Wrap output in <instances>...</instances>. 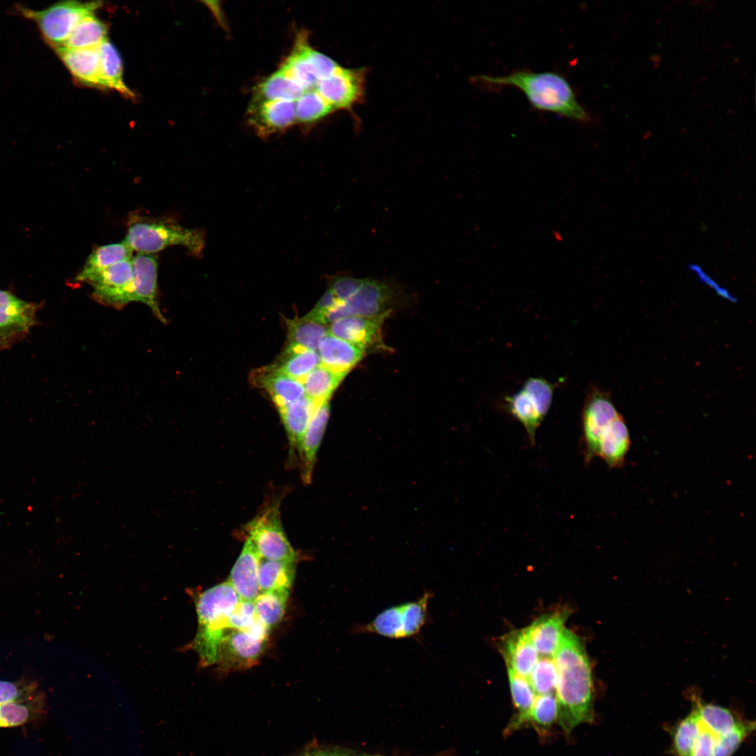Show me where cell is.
<instances>
[{
  "mask_svg": "<svg viewBox=\"0 0 756 756\" xmlns=\"http://www.w3.org/2000/svg\"><path fill=\"white\" fill-rule=\"evenodd\" d=\"M269 631L258 619L245 630H229L220 644L216 664L226 671L251 667L263 653Z\"/></svg>",
  "mask_w": 756,
  "mask_h": 756,
  "instance_id": "7",
  "label": "cell"
},
{
  "mask_svg": "<svg viewBox=\"0 0 756 756\" xmlns=\"http://www.w3.org/2000/svg\"><path fill=\"white\" fill-rule=\"evenodd\" d=\"M248 120L258 135L265 137L285 130L296 122L295 102L273 100L253 102Z\"/></svg>",
  "mask_w": 756,
  "mask_h": 756,
  "instance_id": "15",
  "label": "cell"
},
{
  "mask_svg": "<svg viewBox=\"0 0 756 756\" xmlns=\"http://www.w3.org/2000/svg\"><path fill=\"white\" fill-rule=\"evenodd\" d=\"M334 111L315 89L305 91L295 101V116L298 122H314Z\"/></svg>",
  "mask_w": 756,
  "mask_h": 756,
  "instance_id": "40",
  "label": "cell"
},
{
  "mask_svg": "<svg viewBox=\"0 0 756 756\" xmlns=\"http://www.w3.org/2000/svg\"><path fill=\"white\" fill-rule=\"evenodd\" d=\"M132 252L125 241L99 246L90 254L76 280L88 284L113 265L132 259Z\"/></svg>",
  "mask_w": 756,
  "mask_h": 756,
  "instance_id": "27",
  "label": "cell"
},
{
  "mask_svg": "<svg viewBox=\"0 0 756 756\" xmlns=\"http://www.w3.org/2000/svg\"><path fill=\"white\" fill-rule=\"evenodd\" d=\"M248 538L261 559L295 563L297 554L282 527L278 506H272L249 522Z\"/></svg>",
  "mask_w": 756,
  "mask_h": 756,
  "instance_id": "9",
  "label": "cell"
},
{
  "mask_svg": "<svg viewBox=\"0 0 756 756\" xmlns=\"http://www.w3.org/2000/svg\"><path fill=\"white\" fill-rule=\"evenodd\" d=\"M477 78L491 88L512 86L520 90L537 109L582 122L591 119L578 102L570 83L558 73L517 70L505 76L482 75Z\"/></svg>",
  "mask_w": 756,
  "mask_h": 756,
  "instance_id": "2",
  "label": "cell"
},
{
  "mask_svg": "<svg viewBox=\"0 0 756 756\" xmlns=\"http://www.w3.org/2000/svg\"><path fill=\"white\" fill-rule=\"evenodd\" d=\"M295 573V563L261 559L258 568L260 592L290 590Z\"/></svg>",
  "mask_w": 756,
  "mask_h": 756,
  "instance_id": "33",
  "label": "cell"
},
{
  "mask_svg": "<svg viewBox=\"0 0 756 756\" xmlns=\"http://www.w3.org/2000/svg\"><path fill=\"white\" fill-rule=\"evenodd\" d=\"M35 691L33 683L0 680V705L31 699L35 696Z\"/></svg>",
  "mask_w": 756,
  "mask_h": 756,
  "instance_id": "45",
  "label": "cell"
},
{
  "mask_svg": "<svg viewBox=\"0 0 756 756\" xmlns=\"http://www.w3.org/2000/svg\"><path fill=\"white\" fill-rule=\"evenodd\" d=\"M346 375L320 365L302 382L305 396L318 402L328 401Z\"/></svg>",
  "mask_w": 756,
  "mask_h": 756,
  "instance_id": "34",
  "label": "cell"
},
{
  "mask_svg": "<svg viewBox=\"0 0 756 756\" xmlns=\"http://www.w3.org/2000/svg\"><path fill=\"white\" fill-rule=\"evenodd\" d=\"M107 26L104 22L94 13L90 14L79 22L61 47L74 49L98 48L107 39Z\"/></svg>",
  "mask_w": 756,
  "mask_h": 756,
  "instance_id": "35",
  "label": "cell"
},
{
  "mask_svg": "<svg viewBox=\"0 0 756 756\" xmlns=\"http://www.w3.org/2000/svg\"><path fill=\"white\" fill-rule=\"evenodd\" d=\"M88 284L92 287V295L96 301L113 308H122L133 302L134 271L132 259L113 265Z\"/></svg>",
  "mask_w": 756,
  "mask_h": 756,
  "instance_id": "11",
  "label": "cell"
},
{
  "mask_svg": "<svg viewBox=\"0 0 756 756\" xmlns=\"http://www.w3.org/2000/svg\"><path fill=\"white\" fill-rule=\"evenodd\" d=\"M715 739V735L702 727V730L694 744L691 756H713Z\"/></svg>",
  "mask_w": 756,
  "mask_h": 756,
  "instance_id": "49",
  "label": "cell"
},
{
  "mask_svg": "<svg viewBox=\"0 0 756 756\" xmlns=\"http://www.w3.org/2000/svg\"><path fill=\"white\" fill-rule=\"evenodd\" d=\"M433 596L432 591L426 590L415 601L388 607L370 622L357 624L354 632L397 640L419 638L422 629L430 622L428 604Z\"/></svg>",
  "mask_w": 756,
  "mask_h": 756,
  "instance_id": "5",
  "label": "cell"
},
{
  "mask_svg": "<svg viewBox=\"0 0 756 756\" xmlns=\"http://www.w3.org/2000/svg\"><path fill=\"white\" fill-rule=\"evenodd\" d=\"M701 724L716 736L733 729L740 720L729 709L710 704L697 701L696 708Z\"/></svg>",
  "mask_w": 756,
  "mask_h": 756,
  "instance_id": "39",
  "label": "cell"
},
{
  "mask_svg": "<svg viewBox=\"0 0 756 756\" xmlns=\"http://www.w3.org/2000/svg\"><path fill=\"white\" fill-rule=\"evenodd\" d=\"M330 416L329 402H321L314 412L304 433L299 455L304 482H311L316 454Z\"/></svg>",
  "mask_w": 756,
  "mask_h": 756,
  "instance_id": "23",
  "label": "cell"
},
{
  "mask_svg": "<svg viewBox=\"0 0 756 756\" xmlns=\"http://www.w3.org/2000/svg\"><path fill=\"white\" fill-rule=\"evenodd\" d=\"M368 756H379V755H368Z\"/></svg>",
  "mask_w": 756,
  "mask_h": 756,
  "instance_id": "52",
  "label": "cell"
},
{
  "mask_svg": "<svg viewBox=\"0 0 756 756\" xmlns=\"http://www.w3.org/2000/svg\"><path fill=\"white\" fill-rule=\"evenodd\" d=\"M227 581L202 592L196 599L198 627L191 646L203 666L216 664L220 644L230 630L229 618L240 601Z\"/></svg>",
  "mask_w": 756,
  "mask_h": 756,
  "instance_id": "3",
  "label": "cell"
},
{
  "mask_svg": "<svg viewBox=\"0 0 756 756\" xmlns=\"http://www.w3.org/2000/svg\"><path fill=\"white\" fill-rule=\"evenodd\" d=\"M362 281L363 279L340 274L330 279L329 289L340 301H344L358 290Z\"/></svg>",
  "mask_w": 756,
  "mask_h": 756,
  "instance_id": "47",
  "label": "cell"
},
{
  "mask_svg": "<svg viewBox=\"0 0 756 756\" xmlns=\"http://www.w3.org/2000/svg\"><path fill=\"white\" fill-rule=\"evenodd\" d=\"M754 729L755 722L739 721L733 729L716 736L713 756H732Z\"/></svg>",
  "mask_w": 756,
  "mask_h": 756,
  "instance_id": "43",
  "label": "cell"
},
{
  "mask_svg": "<svg viewBox=\"0 0 756 756\" xmlns=\"http://www.w3.org/2000/svg\"><path fill=\"white\" fill-rule=\"evenodd\" d=\"M304 92L300 85L279 69L258 85L253 102L273 100L295 102Z\"/></svg>",
  "mask_w": 756,
  "mask_h": 756,
  "instance_id": "31",
  "label": "cell"
},
{
  "mask_svg": "<svg viewBox=\"0 0 756 756\" xmlns=\"http://www.w3.org/2000/svg\"><path fill=\"white\" fill-rule=\"evenodd\" d=\"M55 50L75 80L83 85L103 88L98 48L74 49L59 47Z\"/></svg>",
  "mask_w": 756,
  "mask_h": 756,
  "instance_id": "19",
  "label": "cell"
},
{
  "mask_svg": "<svg viewBox=\"0 0 756 756\" xmlns=\"http://www.w3.org/2000/svg\"><path fill=\"white\" fill-rule=\"evenodd\" d=\"M557 716L558 704L555 694L536 695L527 722L531 721L538 727L545 728L554 722Z\"/></svg>",
  "mask_w": 756,
  "mask_h": 756,
  "instance_id": "44",
  "label": "cell"
},
{
  "mask_svg": "<svg viewBox=\"0 0 756 756\" xmlns=\"http://www.w3.org/2000/svg\"><path fill=\"white\" fill-rule=\"evenodd\" d=\"M365 72L363 69L340 66L332 75L319 80L315 90L335 109H349L363 101Z\"/></svg>",
  "mask_w": 756,
  "mask_h": 756,
  "instance_id": "12",
  "label": "cell"
},
{
  "mask_svg": "<svg viewBox=\"0 0 756 756\" xmlns=\"http://www.w3.org/2000/svg\"><path fill=\"white\" fill-rule=\"evenodd\" d=\"M620 414L609 393L597 386H592L589 389L582 410V442L586 463L597 457L602 433Z\"/></svg>",
  "mask_w": 756,
  "mask_h": 756,
  "instance_id": "10",
  "label": "cell"
},
{
  "mask_svg": "<svg viewBox=\"0 0 756 756\" xmlns=\"http://www.w3.org/2000/svg\"><path fill=\"white\" fill-rule=\"evenodd\" d=\"M650 60H651V62L652 63H655V64H656V63H659L660 62H659L660 61V55H652L650 57Z\"/></svg>",
  "mask_w": 756,
  "mask_h": 756,
  "instance_id": "51",
  "label": "cell"
},
{
  "mask_svg": "<svg viewBox=\"0 0 756 756\" xmlns=\"http://www.w3.org/2000/svg\"><path fill=\"white\" fill-rule=\"evenodd\" d=\"M288 589L262 592L253 601L257 618L269 629L281 622L288 597Z\"/></svg>",
  "mask_w": 756,
  "mask_h": 756,
  "instance_id": "36",
  "label": "cell"
},
{
  "mask_svg": "<svg viewBox=\"0 0 756 756\" xmlns=\"http://www.w3.org/2000/svg\"><path fill=\"white\" fill-rule=\"evenodd\" d=\"M565 611L543 615L526 627L530 639L541 657H552L566 629Z\"/></svg>",
  "mask_w": 756,
  "mask_h": 756,
  "instance_id": "21",
  "label": "cell"
},
{
  "mask_svg": "<svg viewBox=\"0 0 756 756\" xmlns=\"http://www.w3.org/2000/svg\"><path fill=\"white\" fill-rule=\"evenodd\" d=\"M321 365L317 351L289 345L274 367L283 374L302 382L306 376Z\"/></svg>",
  "mask_w": 756,
  "mask_h": 756,
  "instance_id": "30",
  "label": "cell"
},
{
  "mask_svg": "<svg viewBox=\"0 0 756 756\" xmlns=\"http://www.w3.org/2000/svg\"><path fill=\"white\" fill-rule=\"evenodd\" d=\"M101 4L65 1L40 10L22 7L20 10L37 24L46 41L56 49L64 46L79 22L94 13Z\"/></svg>",
  "mask_w": 756,
  "mask_h": 756,
  "instance_id": "6",
  "label": "cell"
},
{
  "mask_svg": "<svg viewBox=\"0 0 756 756\" xmlns=\"http://www.w3.org/2000/svg\"><path fill=\"white\" fill-rule=\"evenodd\" d=\"M124 241L137 253L152 254L172 246H181L200 256L205 239L202 230L186 227L171 218L134 215Z\"/></svg>",
  "mask_w": 756,
  "mask_h": 756,
  "instance_id": "4",
  "label": "cell"
},
{
  "mask_svg": "<svg viewBox=\"0 0 756 756\" xmlns=\"http://www.w3.org/2000/svg\"><path fill=\"white\" fill-rule=\"evenodd\" d=\"M98 50L103 88H110L126 97L134 98V93L123 80L122 61L115 47L106 39L98 47Z\"/></svg>",
  "mask_w": 756,
  "mask_h": 756,
  "instance_id": "29",
  "label": "cell"
},
{
  "mask_svg": "<svg viewBox=\"0 0 756 756\" xmlns=\"http://www.w3.org/2000/svg\"><path fill=\"white\" fill-rule=\"evenodd\" d=\"M134 271L133 302L147 305L162 323L167 319L160 311L157 295L158 262L153 254L137 253L132 258Z\"/></svg>",
  "mask_w": 756,
  "mask_h": 756,
  "instance_id": "16",
  "label": "cell"
},
{
  "mask_svg": "<svg viewBox=\"0 0 756 756\" xmlns=\"http://www.w3.org/2000/svg\"><path fill=\"white\" fill-rule=\"evenodd\" d=\"M528 680L536 695L554 693L556 682V671L550 657L538 658Z\"/></svg>",
  "mask_w": 756,
  "mask_h": 756,
  "instance_id": "42",
  "label": "cell"
},
{
  "mask_svg": "<svg viewBox=\"0 0 756 756\" xmlns=\"http://www.w3.org/2000/svg\"><path fill=\"white\" fill-rule=\"evenodd\" d=\"M389 313L373 317L349 316L330 323L329 333L361 349L364 353L384 348L383 323Z\"/></svg>",
  "mask_w": 756,
  "mask_h": 756,
  "instance_id": "14",
  "label": "cell"
},
{
  "mask_svg": "<svg viewBox=\"0 0 756 756\" xmlns=\"http://www.w3.org/2000/svg\"><path fill=\"white\" fill-rule=\"evenodd\" d=\"M289 345L301 346L318 352L321 340L329 333L328 326L307 314L302 318L287 321Z\"/></svg>",
  "mask_w": 756,
  "mask_h": 756,
  "instance_id": "32",
  "label": "cell"
},
{
  "mask_svg": "<svg viewBox=\"0 0 756 756\" xmlns=\"http://www.w3.org/2000/svg\"><path fill=\"white\" fill-rule=\"evenodd\" d=\"M396 286L386 281L363 279L358 290L347 300L338 301L329 312L326 322L349 316L373 317L389 313L387 309L397 296Z\"/></svg>",
  "mask_w": 756,
  "mask_h": 756,
  "instance_id": "8",
  "label": "cell"
},
{
  "mask_svg": "<svg viewBox=\"0 0 756 756\" xmlns=\"http://www.w3.org/2000/svg\"><path fill=\"white\" fill-rule=\"evenodd\" d=\"M37 307L0 290V349L22 339L35 323Z\"/></svg>",
  "mask_w": 756,
  "mask_h": 756,
  "instance_id": "13",
  "label": "cell"
},
{
  "mask_svg": "<svg viewBox=\"0 0 756 756\" xmlns=\"http://www.w3.org/2000/svg\"><path fill=\"white\" fill-rule=\"evenodd\" d=\"M631 438L623 416L620 414L602 433L598 446L597 457L602 458L610 468H621L630 449Z\"/></svg>",
  "mask_w": 756,
  "mask_h": 756,
  "instance_id": "22",
  "label": "cell"
},
{
  "mask_svg": "<svg viewBox=\"0 0 756 756\" xmlns=\"http://www.w3.org/2000/svg\"><path fill=\"white\" fill-rule=\"evenodd\" d=\"M556 671L555 696L559 722L569 733L593 720V680L590 663L580 638L565 629L552 657Z\"/></svg>",
  "mask_w": 756,
  "mask_h": 756,
  "instance_id": "1",
  "label": "cell"
},
{
  "mask_svg": "<svg viewBox=\"0 0 756 756\" xmlns=\"http://www.w3.org/2000/svg\"><path fill=\"white\" fill-rule=\"evenodd\" d=\"M338 301V299L335 296L333 293L328 288L312 311L307 314L315 319L326 323V317L327 314L337 304Z\"/></svg>",
  "mask_w": 756,
  "mask_h": 756,
  "instance_id": "48",
  "label": "cell"
},
{
  "mask_svg": "<svg viewBox=\"0 0 756 756\" xmlns=\"http://www.w3.org/2000/svg\"><path fill=\"white\" fill-rule=\"evenodd\" d=\"M318 352L321 365L346 374L364 356L357 346L330 333L321 340Z\"/></svg>",
  "mask_w": 756,
  "mask_h": 756,
  "instance_id": "24",
  "label": "cell"
},
{
  "mask_svg": "<svg viewBox=\"0 0 756 756\" xmlns=\"http://www.w3.org/2000/svg\"><path fill=\"white\" fill-rule=\"evenodd\" d=\"M258 620L253 601L240 600L229 618L230 629L245 630Z\"/></svg>",
  "mask_w": 756,
  "mask_h": 756,
  "instance_id": "46",
  "label": "cell"
},
{
  "mask_svg": "<svg viewBox=\"0 0 756 756\" xmlns=\"http://www.w3.org/2000/svg\"><path fill=\"white\" fill-rule=\"evenodd\" d=\"M501 650L507 668L526 678L539 657L526 627L505 636L502 640Z\"/></svg>",
  "mask_w": 756,
  "mask_h": 756,
  "instance_id": "20",
  "label": "cell"
},
{
  "mask_svg": "<svg viewBox=\"0 0 756 756\" xmlns=\"http://www.w3.org/2000/svg\"><path fill=\"white\" fill-rule=\"evenodd\" d=\"M251 381L267 392L278 410L305 396L302 382L278 371L273 365L253 371Z\"/></svg>",
  "mask_w": 756,
  "mask_h": 756,
  "instance_id": "18",
  "label": "cell"
},
{
  "mask_svg": "<svg viewBox=\"0 0 756 756\" xmlns=\"http://www.w3.org/2000/svg\"><path fill=\"white\" fill-rule=\"evenodd\" d=\"M308 45L306 36L298 35L292 52L279 68L305 91L314 89L319 81L307 57Z\"/></svg>",
  "mask_w": 756,
  "mask_h": 756,
  "instance_id": "28",
  "label": "cell"
},
{
  "mask_svg": "<svg viewBox=\"0 0 756 756\" xmlns=\"http://www.w3.org/2000/svg\"><path fill=\"white\" fill-rule=\"evenodd\" d=\"M293 756H352L346 751L338 749L311 746Z\"/></svg>",
  "mask_w": 756,
  "mask_h": 756,
  "instance_id": "50",
  "label": "cell"
},
{
  "mask_svg": "<svg viewBox=\"0 0 756 756\" xmlns=\"http://www.w3.org/2000/svg\"><path fill=\"white\" fill-rule=\"evenodd\" d=\"M260 560L253 544L246 538L227 580L241 600L253 601L261 592L258 584Z\"/></svg>",
  "mask_w": 756,
  "mask_h": 756,
  "instance_id": "17",
  "label": "cell"
},
{
  "mask_svg": "<svg viewBox=\"0 0 756 756\" xmlns=\"http://www.w3.org/2000/svg\"><path fill=\"white\" fill-rule=\"evenodd\" d=\"M505 407L524 426L531 444H535L538 428L548 412L522 388L505 398Z\"/></svg>",
  "mask_w": 756,
  "mask_h": 756,
  "instance_id": "25",
  "label": "cell"
},
{
  "mask_svg": "<svg viewBox=\"0 0 756 756\" xmlns=\"http://www.w3.org/2000/svg\"><path fill=\"white\" fill-rule=\"evenodd\" d=\"M321 403L314 401L305 396L301 399L278 410L290 447L293 450H298V454L309 420L314 412Z\"/></svg>",
  "mask_w": 756,
  "mask_h": 756,
  "instance_id": "26",
  "label": "cell"
},
{
  "mask_svg": "<svg viewBox=\"0 0 756 756\" xmlns=\"http://www.w3.org/2000/svg\"><path fill=\"white\" fill-rule=\"evenodd\" d=\"M39 696L0 705V728L14 727L32 721L43 711Z\"/></svg>",
  "mask_w": 756,
  "mask_h": 756,
  "instance_id": "37",
  "label": "cell"
},
{
  "mask_svg": "<svg viewBox=\"0 0 756 756\" xmlns=\"http://www.w3.org/2000/svg\"><path fill=\"white\" fill-rule=\"evenodd\" d=\"M507 674L512 701L518 710L517 715L511 722L510 728L515 729L527 722L536 694L528 678L522 676L510 668H507Z\"/></svg>",
  "mask_w": 756,
  "mask_h": 756,
  "instance_id": "38",
  "label": "cell"
},
{
  "mask_svg": "<svg viewBox=\"0 0 756 756\" xmlns=\"http://www.w3.org/2000/svg\"><path fill=\"white\" fill-rule=\"evenodd\" d=\"M702 730L696 709L678 724L673 736V750L677 756H691Z\"/></svg>",
  "mask_w": 756,
  "mask_h": 756,
  "instance_id": "41",
  "label": "cell"
}]
</instances>
